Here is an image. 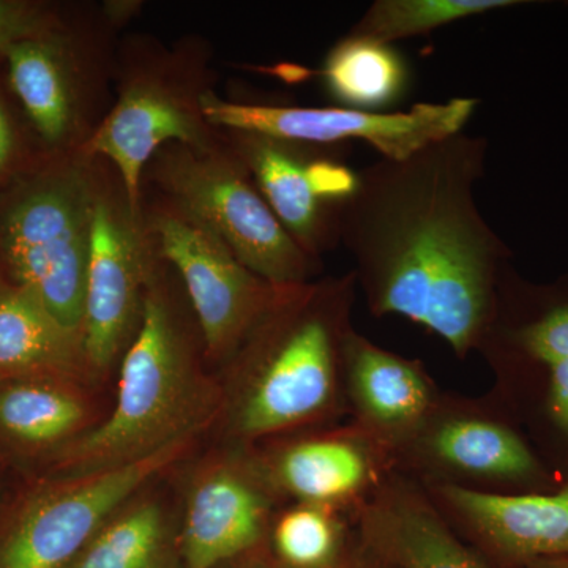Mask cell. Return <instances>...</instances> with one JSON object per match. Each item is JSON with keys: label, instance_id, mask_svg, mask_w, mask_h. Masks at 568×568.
<instances>
[{"label": "cell", "instance_id": "obj_1", "mask_svg": "<svg viewBox=\"0 0 568 568\" xmlns=\"http://www.w3.org/2000/svg\"><path fill=\"white\" fill-rule=\"evenodd\" d=\"M487 141L466 132L358 171L339 244L375 316H403L459 358L480 349L510 250L481 215Z\"/></svg>", "mask_w": 568, "mask_h": 568}, {"label": "cell", "instance_id": "obj_2", "mask_svg": "<svg viewBox=\"0 0 568 568\" xmlns=\"http://www.w3.org/2000/svg\"><path fill=\"white\" fill-rule=\"evenodd\" d=\"M353 272L283 286L252 334L220 366L227 443L254 447L347 414L343 349L353 331Z\"/></svg>", "mask_w": 568, "mask_h": 568}, {"label": "cell", "instance_id": "obj_3", "mask_svg": "<svg viewBox=\"0 0 568 568\" xmlns=\"http://www.w3.org/2000/svg\"><path fill=\"white\" fill-rule=\"evenodd\" d=\"M166 272L162 257L145 293L140 327L119 362L110 416L33 473H92L130 465L219 425V377L205 373L203 342L194 338Z\"/></svg>", "mask_w": 568, "mask_h": 568}, {"label": "cell", "instance_id": "obj_4", "mask_svg": "<svg viewBox=\"0 0 568 568\" xmlns=\"http://www.w3.org/2000/svg\"><path fill=\"white\" fill-rule=\"evenodd\" d=\"M97 159L58 155L20 175L0 200L3 282L31 293L82 334Z\"/></svg>", "mask_w": 568, "mask_h": 568}, {"label": "cell", "instance_id": "obj_5", "mask_svg": "<svg viewBox=\"0 0 568 568\" xmlns=\"http://www.w3.org/2000/svg\"><path fill=\"white\" fill-rule=\"evenodd\" d=\"M163 200L192 216L245 267L276 286L313 282L320 260L280 222L223 134L207 149L168 144L145 168Z\"/></svg>", "mask_w": 568, "mask_h": 568}, {"label": "cell", "instance_id": "obj_6", "mask_svg": "<svg viewBox=\"0 0 568 568\" xmlns=\"http://www.w3.org/2000/svg\"><path fill=\"white\" fill-rule=\"evenodd\" d=\"M197 439L92 473H22L0 504V568H69L118 508L192 454Z\"/></svg>", "mask_w": 568, "mask_h": 568}, {"label": "cell", "instance_id": "obj_7", "mask_svg": "<svg viewBox=\"0 0 568 568\" xmlns=\"http://www.w3.org/2000/svg\"><path fill=\"white\" fill-rule=\"evenodd\" d=\"M395 462L398 473L420 485L549 493L567 481L538 454L506 403L444 394Z\"/></svg>", "mask_w": 568, "mask_h": 568}, {"label": "cell", "instance_id": "obj_8", "mask_svg": "<svg viewBox=\"0 0 568 568\" xmlns=\"http://www.w3.org/2000/svg\"><path fill=\"white\" fill-rule=\"evenodd\" d=\"M97 162L82 338L89 364L102 379L121 362L140 327L145 293L162 256L142 207H134L121 179L112 183Z\"/></svg>", "mask_w": 568, "mask_h": 568}, {"label": "cell", "instance_id": "obj_9", "mask_svg": "<svg viewBox=\"0 0 568 568\" xmlns=\"http://www.w3.org/2000/svg\"><path fill=\"white\" fill-rule=\"evenodd\" d=\"M145 223L185 290L209 364L222 366L263 320L283 286L245 267L222 239L162 197Z\"/></svg>", "mask_w": 568, "mask_h": 568}, {"label": "cell", "instance_id": "obj_10", "mask_svg": "<svg viewBox=\"0 0 568 568\" xmlns=\"http://www.w3.org/2000/svg\"><path fill=\"white\" fill-rule=\"evenodd\" d=\"M477 106L478 100L470 97L387 112L234 103L211 89L201 97L205 119L219 132L261 133L316 145L362 141L386 160H405L426 145L465 132Z\"/></svg>", "mask_w": 568, "mask_h": 568}, {"label": "cell", "instance_id": "obj_11", "mask_svg": "<svg viewBox=\"0 0 568 568\" xmlns=\"http://www.w3.org/2000/svg\"><path fill=\"white\" fill-rule=\"evenodd\" d=\"M207 91L193 84L175 55L140 63L123 78L118 100L81 152L110 163L130 203L141 209L145 168L160 149L174 142L207 149L222 138L201 108Z\"/></svg>", "mask_w": 568, "mask_h": 568}, {"label": "cell", "instance_id": "obj_12", "mask_svg": "<svg viewBox=\"0 0 568 568\" xmlns=\"http://www.w3.org/2000/svg\"><path fill=\"white\" fill-rule=\"evenodd\" d=\"M260 192L295 242L321 260L339 244V222L357 189L358 173L339 145L280 140L252 132H222Z\"/></svg>", "mask_w": 568, "mask_h": 568}, {"label": "cell", "instance_id": "obj_13", "mask_svg": "<svg viewBox=\"0 0 568 568\" xmlns=\"http://www.w3.org/2000/svg\"><path fill=\"white\" fill-rule=\"evenodd\" d=\"M283 504L268 487L252 447H224L194 466L179 521L183 568H215L264 547Z\"/></svg>", "mask_w": 568, "mask_h": 568}, {"label": "cell", "instance_id": "obj_14", "mask_svg": "<svg viewBox=\"0 0 568 568\" xmlns=\"http://www.w3.org/2000/svg\"><path fill=\"white\" fill-rule=\"evenodd\" d=\"M252 448L282 503L355 514L396 473L394 454L354 422L302 429Z\"/></svg>", "mask_w": 568, "mask_h": 568}, {"label": "cell", "instance_id": "obj_15", "mask_svg": "<svg viewBox=\"0 0 568 568\" xmlns=\"http://www.w3.org/2000/svg\"><path fill=\"white\" fill-rule=\"evenodd\" d=\"M437 510L478 547L510 568L568 558V481L549 493H493L422 485Z\"/></svg>", "mask_w": 568, "mask_h": 568}, {"label": "cell", "instance_id": "obj_16", "mask_svg": "<svg viewBox=\"0 0 568 568\" xmlns=\"http://www.w3.org/2000/svg\"><path fill=\"white\" fill-rule=\"evenodd\" d=\"M11 91L48 151L80 152L95 132L91 73L73 40L51 26L11 44L3 54Z\"/></svg>", "mask_w": 568, "mask_h": 568}, {"label": "cell", "instance_id": "obj_17", "mask_svg": "<svg viewBox=\"0 0 568 568\" xmlns=\"http://www.w3.org/2000/svg\"><path fill=\"white\" fill-rule=\"evenodd\" d=\"M343 386L351 422L395 458L420 432L443 396L420 361L390 353L355 328L343 349Z\"/></svg>", "mask_w": 568, "mask_h": 568}, {"label": "cell", "instance_id": "obj_18", "mask_svg": "<svg viewBox=\"0 0 568 568\" xmlns=\"http://www.w3.org/2000/svg\"><path fill=\"white\" fill-rule=\"evenodd\" d=\"M354 521L362 544L396 568H489L424 487L398 470L355 510Z\"/></svg>", "mask_w": 568, "mask_h": 568}, {"label": "cell", "instance_id": "obj_19", "mask_svg": "<svg viewBox=\"0 0 568 568\" xmlns=\"http://www.w3.org/2000/svg\"><path fill=\"white\" fill-rule=\"evenodd\" d=\"M91 387L69 379L0 383V454L20 473L48 465L99 424Z\"/></svg>", "mask_w": 568, "mask_h": 568}, {"label": "cell", "instance_id": "obj_20", "mask_svg": "<svg viewBox=\"0 0 568 568\" xmlns=\"http://www.w3.org/2000/svg\"><path fill=\"white\" fill-rule=\"evenodd\" d=\"M69 379L99 383L81 332L71 331L22 287L0 284V383Z\"/></svg>", "mask_w": 568, "mask_h": 568}, {"label": "cell", "instance_id": "obj_21", "mask_svg": "<svg viewBox=\"0 0 568 568\" xmlns=\"http://www.w3.org/2000/svg\"><path fill=\"white\" fill-rule=\"evenodd\" d=\"M480 349L499 366L568 361V276L534 284L508 267Z\"/></svg>", "mask_w": 568, "mask_h": 568}, {"label": "cell", "instance_id": "obj_22", "mask_svg": "<svg viewBox=\"0 0 568 568\" xmlns=\"http://www.w3.org/2000/svg\"><path fill=\"white\" fill-rule=\"evenodd\" d=\"M151 487L118 508L69 568H183L179 526Z\"/></svg>", "mask_w": 568, "mask_h": 568}, {"label": "cell", "instance_id": "obj_23", "mask_svg": "<svg viewBox=\"0 0 568 568\" xmlns=\"http://www.w3.org/2000/svg\"><path fill=\"white\" fill-rule=\"evenodd\" d=\"M321 74L343 108L373 112H387L409 82L405 59L392 44L349 33L328 51Z\"/></svg>", "mask_w": 568, "mask_h": 568}, {"label": "cell", "instance_id": "obj_24", "mask_svg": "<svg viewBox=\"0 0 568 568\" xmlns=\"http://www.w3.org/2000/svg\"><path fill=\"white\" fill-rule=\"evenodd\" d=\"M357 540L351 511L283 503L271 519L265 548L283 568H343Z\"/></svg>", "mask_w": 568, "mask_h": 568}, {"label": "cell", "instance_id": "obj_25", "mask_svg": "<svg viewBox=\"0 0 568 568\" xmlns=\"http://www.w3.org/2000/svg\"><path fill=\"white\" fill-rule=\"evenodd\" d=\"M519 0H377L351 29L349 36L394 44L424 36L450 22L488 11L521 6Z\"/></svg>", "mask_w": 568, "mask_h": 568}, {"label": "cell", "instance_id": "obj_26", "mask_svg": "<svg viewBox=\"0 0 568 568\" xmlns=\"http://www.w3.org/2000/svg\"><path fill=\"white\" fill-rule=\"evenodd\" d=\"M504 379L540 386L532 394L528 420L537 439L538 454L568 481V361L545 365H507ZM532 439V444H534Z\"/></svg>", "mask_w": 568, "mask_h": 568}, {"label": "cell", "instance_id": "obj_27", "mask_svg": "<svg viewBox=\"0 0 568 568\" xmlns=\"http://www.w3.org/2000/svg\"><path fill=\"white\" fill-rule=\"evenodd\" d=\"M52 26L39 7L17 0H0V58L17 41L48 31Z\"/></svg>", "mask_w": 568, "mask_h": 568}, {"label": "cell", "instance_id": "obj_28", "mask_svg": "<svg viewBox=\"0 0 568 568\" xmlns=\"http://www.w3.org/2000/svg\"><path fill=\"white\" fill-rule=\"evenodd\" d=\"M18 136L9 108L0 95V185L9 179L17 162Z\"/></svg>", "mask_w": 568, "mask_h": 568}, {"label": "cell", "instance_id": "obj_29", "mask_svg": "<svg viewBox=\"0 0 568 568\" xmlns=\"http://www.w3.org/2000/svg\"><path fill=\"white\" fill-rule=\"evenodd\" d=\"M215 568H283L274 558L267 548L261 547L248 552V555L239 556L233 560L222 564V566Z\"/></svg>", "mask_w": 568, "mask_h": 568}, {"label": "cell", "instance_id": "obj_30", "mask_svg": "<svg viewBox=\"0 0 568 568\" xmlns=\"http://www.w3.org/2000/svg\"><path fill=\"white\" fill-rule=\"evenodd\" d=\"M343 568H396L392 566V564L386 562V560L381 559L379 556L375 555V552L369 551L368 548L362 544L361 538L357 540V545H355L353 555L349 556L345 567Z\"/></svg>", "mask_w": 568, "mask_h": 568}, {"label": "cell", "instance_id": "obj_31", "mask_svg": "<svg viewBox=\"0 0 568 568\" xmlns=\"http://www.w3.org/2000/svg\"><path fill=\"white\" fill-rule=\"evenodd\" d=\"M13 470H17L14 466L0 454V504H2L3 497L9 491V476Z\"/></svg>", "mask_w": 568, "mask_h": 568}, {"label": "cell", "instance_id": "obj_32", "mask_svg": "<svg viewBox=\"0 0 568 568\" xmlns=\"http://www.w3.org/2000/svg\"><path fill=\"white\" fill-rule=\"evenodd\" d=\"M521 568H568V558L534 560V562Z\"/></svg>", "mask_w": 568, "mask_h": 568}, {"label": "cell", "instance_id": "obj_33", "mask_svg": "<svg viewBox=\"0 0 568 568\" xmlns=\"http://www.w3.org/2000/svg\"><path fill=\"white\" fill-rule=\"evenodd\" d=\"M3 283V275H2V268H0V284Z\"/></svg>", "mask_w": 568, "mask_h": 568}]
</instances>
